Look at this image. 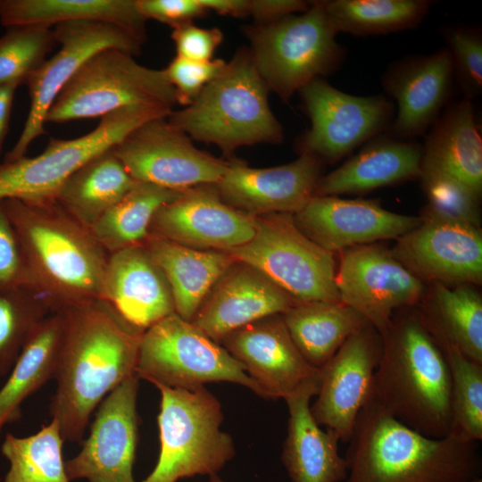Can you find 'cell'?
I'll return each instance as SVG.
<instances>
[{
  "mask_svg": "<svg viewBox=\"0 0 482 482\" xmlns=\"http://www.w3.org/2000/svg\"><path fill=\"white\" fill-rule=\"evenodd\" d=\"M136 182L111 147L75 170L54 199L73 218L89 228Z\"/></svg>",
  "mask_w": 482,
  "mask_h": 482,
  "instance_id": "836d02e7",
  "label": "cell"
},
{
  "mask_svg": "<svg viewBox=\"0 0 482 482\" xmlns=\"http://www.w3.org/2000/svg\"><path fill=\"white\" fill-rule=\"evenodd\" d=\"M454 81L453 62L446 48L394 62L382 78L385 92L397 104L391 135L412 140L427 133L448 105Z\"/></svg>",
  "mask_w": 482,
  "mask_h": 482,
  "instance_id": "7402d4cb",
  "label": "cell"
},
{
  "mask_svg": "<svg viewBox=\"0 0 482 482\" xmlns=\"http://www.w3.org/2000/svg\"><path fill=\"white\" fill-rule=\"evenodd\" d=\"M335 30L358 37L412 29L430 11L428 0L320 1Z\"/></svg>",
  "mask_w": 482,
  "mask_h": 482,
  "instance_id": "d590c367",
  "label": "cell"
},
{
  "mask_svg": "<svg viewBox=\"0 0 482 482\" xmlns=\"http://www.w3.org/2000/svg\"><path fill=\"white\" fill-rule=\"evenodd\" d=\"M422 155L420 144L382 133L340 167L322 176L314 196L361 195L420 179Z\"/></svg>",
  "mask_w": 482,
  "mask_h": 482,
  "instance_id": "484cf974",
  "label": "cell"
},
{
  "mask_svg": "<svg viewBox=\"0 0 482 482\" xmlns=\"http://www.w3.org/2000/svg\"><path fill=\"white\" fill-rule=\"evenodd\" d=\"M452 381V423L449 435L467 442L482 440V363L456 350L443 351Z\"/></svg>",
  "mask_w": 482,
  "mask_h": 482,
  "instance_id": "74e56055",
  "label": "cell"
},
{
  "mask_svg": "<svg viewBox=\"0 0 482 482\" xmlns=\"http://www.w3.org/2000/svg\"><path fill=\"white\" fill-rule=\"evenodd\" d=\"M95 21L126 29L146 39V20L136 0H0V22L47 28L69 21Z\"/></svg>",
  "mask_w": 482,
  "mask_h": 482,
  "instance_id": "4dcf8cb0",
  "label": "cell"
},
{
  "mask_svg": "<svg viewBox=\"0 0 482 482\" xmlns=\"http://www.w3.org/2000/svg\"><path fill=\"white\" fill-rule=\"evenodd\" d=\"M470 482H482V479H481V478H478L473 479Z\"/></svg>",
  "mask_w": 482,
  "mask_h": 482,
  "instance_id": "816d5d0a",
  "label": "cell"
},
{
  "mask_svg": "<svg viewBox=\"0 0 482 482\" xmlns=\"http://www.w3.org/2000/svg\"><path fill=\"white\" fill-rule=\"evenodd\" d=\"M17 87L16 86H0V158L9 129L12 102Z\"/></svg>",
  "mask_w": 482,
  "mask_h": 482,
  "instance_id": "681fc988",
  "label": "cell"
},
{
  "mask_svg": "<svg viewBox=\"0 0 482 482\" xmlns=\"http://www.w3.org/2000/svg\"><path fill=\"white\" fill-rule=\"evenodd\" d=\"M177 104L163 70L141 65L125 51L106 48L87 59L66 84L46 122L102 118L123 108L170 113Z\"/></svg>",
  "mask_w": 482,
  "mask_h": 482,
  "instance_id": "ba28073f",
  "label": "cell"
},
{
  "mask_svg": "<svg viewBox=\"0 0 482 482\" xmlns=\"http://www.w3.org/2000/svg\"><path fill=\"white\" fill-rule=\"evenodd\" d=\"M268 92L249 49L242 48L188 105L172 111L167 120L226 155L244 145L278 144L283 129L270 108Z\"/></svg>",
  "mask_w": 482,
  "mask_h": 482,
  "instance_id": "5b68a950",
  "label": "cell"
},
{
  "mask_svg": "<svg viewBox=\"0 0 482 482\" xmlns=\"http://www.w3.org/2000/svg\"><path fill=\"white\" fill-rule=\"evenodd\" d=\"M35 292L52 312L99 300L109 253L54 198L3 201Z\"/></svg>",
  "mask_w": 482,
  "mask_h": 482,
  "instance_id": "3957f363",
  "label": "cell"
},
{
  "mask_svg": "<svg viewBox=\"0 0 482 482\" xmlns=\"http://www.w3.org/2000/svg\"><path fill=\"white\" fill-rule=\"evenodd\" d=\"M322 169L323 162L309 154L270 168H253L233 160L216 187L224 202L252 217L294 215L314 196Z\"/></svg>",
  "mask_w": 482,
  "mask_h": 482,
  "instance_id": "44dd1931",
  "label": "cell"
},
{
  "mask_svg": "<svg viewBox=\"0 0 482 482\" xmlns=\"http://www.w3.org/2000/svg\"><path fill=\"white\" fill-rule=\"evenodd\" d=\"M144 245L169 283L175 313L188 321H192L215 282L235 262L224 251L191 248L150 234Z\"/></svg>",
  "mask_w": 482,
  "mask_h": 482,
  "instance_id": "f546056e",
  "label": "cell"
},
{
  "mask_svg": "<svg viewBox=\"0 0 482 482\" xmlns=\"http://www.w3.org/2000/svg\"><path fill=\"white\" fill-rule=\"evenodd\" d=\"M454 78L462 98L471 101L482 92V34L478 27L453 25L443 29Z\"/></svg>",
  "mask_w": 482,
  "mask_h": 482,
  "instance_id": "b9f144b4",
  "label": "cell"
},
{
  "mask_svg": "<svg viewBox=\"0 0 482 482\" xmlns=\"http://www.w3.org/2000/svg\"><path fill=\"white\" fill-rule=\"evenodd\" d=\"M391 252L423 282L455 286L482 281L480 227L421 219L418 227L397 238Z\"/></svg>",
  "mask_w": 482,
  "mask_h": 482,
  "instance_id": "d6986e66",
  "label": "cell"
},
{
  "mask_svg": "<svg viewBox=\"0 0 482 482\" xmlns=\"http://www.w3.org/2000/svg\"><path fill=\"white\" fill-rule=\"evenodd\" d=\"M112 150L135 181L176 191L217 184L229 165L197 149L167 117L137 127Z\"/></svg>",
  "mask_w": 482,
  "mask_h": 482,
  "instance_id": "5bb4252c",
  "label": "cell"
},
{
  "mask_svg": "<svg viewBox=\"0 0 482 482\" xmlns=\"http://www.w3.org/2000/svg\"><path fill=\"white\" fill-rule=\"evenodd\" d=\"M312 1L303 0H249V15L256 24H267L284 17L307 11Z\"/></svg>",
  "mask_w": 482,
  "mask_h": 482,
  "instance_id": "7dc6e473",
  "label": "cell"
},
{
  "mask_svg": "<svg viewBox=\"0 0 482 482\" xmlns=\"http://www.w3.org/2000/svg\"><path fill=\"white\" fill-rule=\"evenodd\" d=\"M381 352V335L366 323L319 370V389L311 411L316 422L332 430L340 441L348 442L352 436Z\"/></svg>",
  "mask_w": 482,
  "mask_h": 482,
  "instance_id": "2e32d148",
  "label": "cell"
},
{
  "mask_svg": "<svg viewBox=\"0 0 482 482\" xmlns=\"http://www.w3.org/2000/svg\"><path fill=\"white\" fill-rule=\"evenodd\" d=\"M136 374L152 384L192 389L208 382H231L262 397L245 367L192 321L173 313L141 336Z\"/></svg>",
  "mask_w": 482,
  "mask_h": 482,
  "instance_id": "9c48e42d",
  "label": "cell"
},
{
  "mask_svg": "<svg viewBox=\"0 0 482 482\" xmlns=\"http://www.w3.org/2000/svg\"><path fill=\"white\" fill-rule=\"evenodd\" d=\"M208 11L234 17L249 15V0H199Z\"/></svg>",
  "mask_w": 482,
  "mask_h": 482,
  "instance_id": "c3c4849f",
  "label": "cell"
},
{
  "mask_svg": "<svg viewBox=\"0 0 482 482\" xmlns=\"http://www.w3.org/2000/svg\"><path fill=\"white\" fill-rule=\"evenodd\" d=\"M420 179L428 200L420 219L480 226L481 195L461 181L444 173L421 170Z\"/></svg>",
  "mask_w": 482,
  "mask_h": 482,
  "instance_id": "60d3db41",
  "label": "cell"
},
{
  "mask_svg": "<svg viewBox=\"0 0 482 482\" xmlns=\"http://www.w3.org/2000/svg\"><path fill=\"white\" fill-rule=\"evenodd\" d=\"M63 332L57 386L49 411L64 441L80 442L89 418L116 387L136 376L142 332L100 300L58 310Z\"/></svg>",
  "mask_w": 482,
  "mask_h": 482,
  "instance_id": "6da1fadb",
  "label": "cell"
},
{
  "mask_svg": "<svg viewBox=\"0 0 482 482\" xmlns=\"http://www.w3.org/2000/svg\"><path fill=\"white\" fill-rule=\"evenodd\" d=\"M335 283L343 303L360 312L379 334L395 312L415 307L426 287L392 253L376 244L339 252Z\"/></svg>",
  "mask_w": 482,
  "mask_h": 482,
  "instance_id": "9a60e30c",
  "label": "cell"
},
{
  "mask_svg": "<svg viewBox=\"0 0 482 482\" xmlns=\"http://www.w3.org/2000/svg\"><path fill=\"white\" fill-rule=\"evenodd\" d=\"M51 312L33 291L0 289V377L11 371L33 329Z\"/></svg>",
  "mask_w": 482,
  "mask_h": 482,
  "instance_id": "f35d334b",
  "label": "cell"
},
{
  "mask_svg": "<svg viewBox=\"0 0 482 482\" xmlns=\"http://www.w3.org/2000/svg\"><path fill=\"white\" fill-rule=\"evenodd\" d=\"M421 170L451 176L482 193V137L471 101L449 103L427 132Z\"/></svg>",
  "mask_w": 482,
  "mask_h": 482,
  "instance_id": "83f0119b",
  "label": "cell"
},
{
  "mask_svg": "<svg viewBox=\"0 0 482 482\" xmlns=\"http://www.w3.org/2000/svg\"><path fill=\"white\" fill-rule=\"evenodd\" d=\"M62 332L59 311L47 314L31 332L0 389V432L20 419L24 400L54 377Z\"/></svg>",
  "mask_w": 482,
  "mask_h": 482,
  "instance_id": "1f68e13d",
  "label": "cell"
},
{
  "mask_svg": "<svg viewBox=\"0 0 482 482\" xmlns=\"http://www.w3.org/2000/svg\"><path fill=\"white\" fill-rule=\"evenodd\" d=\"M380 335L382 352L367 402L421 435L447 436L452 423L450 370L415 307L395 312Z\"/></svg>",
  "mask_w": 482,
  "mask_h": 482,
  "instance_id": "7a4b0ae2",
  "label": "cell"
},
{
  "mask_svg": "<svg viewBox=\"0 0 482 482\" xmlns=\"http://www.w3.org/2000/svg\"><path fill=\"white\" fill-rule=\"evenodd\" d=\"M210 482H223L217 474L210 476Z\"/></svg>",
  "mask_w": 482,
  "mask_h": 482,
  "instance_id": "f907efd6",
  "label": "cell"
},
{
  "mask_svg": "<svg viewBox=\"0 0 482 482\" xmlns=\"http://www.w3.org/2000/svg\"><path fill=\"white\" fill-rule=\"evenodd\" d=\"M15 288L35 292L21 243L0 201V289Z\"/></svg>",
  "mask_w": 482,
  "mask_h": 482,
  "instance_id": "ee69618b",
  "label": "cell"
},
{
  "mask_svg": "<svg viewBox=\"0 0 482 482\" xmlns=\"http://www.w3.org/2000/svg\"><path fill=\"white\" fill-rule=\"evenodd\" d=\"M220 344L239 362L265 399H286L319 381L293 342L282 314L268 316L227 335Z\"/></svg>",
  "mask_w": 482,
  "mask_h": 482,
  "instance_id": "ffe728a7",
  "label": "cell"
},
{
  "mask_svg": "<svg viewBox=\"0 0 482 482\" xmlns=\"http://www.w3.org/2000/svg\"><path fill=\"white\" fill-rule=\"evenodd\" d=\"M289 335L304 360L320 370L345 340L366 323L342 302H301L282 314Z\"/></svg>",
  "mask_w": 482,
  "mask_h": 482,
  "instance_id": "d6a6232c",
  "label": "cell"
},
{
  "mask_svg": "<svg viewBox=\"0 0 482 482\" xmlns=\"http://www.w3.org/2000/svg\"><path fill=\"white\" fill-rule=\"evenodd\" d=\"M415 308L427 330L444 350L482 363V297L474 285L451 287L432 282Z\"/></svg>",
  "mask_w": 482,
  "mask_h": 482,
  "instance_id": "f1b7e54d",
  "label": "cell"
},
{
  "mask_svg": "<svg viewBox=\"0 0 482 482\" xmlns=\"http://www.w3.org/2000/svg\"><path fill=\"white\" fill-rule=\"evenodd\" d=\"M63 442L54 419L29 436L7 434L1 446L9 461L3 482H70L62 456Z\"/></svg>",
  "mask_w": 482,
  "mask_h": 482,
  "instance_id": "8d00e7d4",
  "label": "cell"
},
{
  "mask_svg": "<svg viewBox=\"0 0 482 482\" xmlns=\"http://www.w3.org/2000/svg\"><path fill=\"white\" fill-rule=\"evenodd\" d=\"M99 300L142 333L175 313L169 283L144 244L109 253Z\"/></svg>",
  "mask_w": 482,
  "mask_h": 482,
  "instance_id": "d4e9b609",
  "label": "cell"
},
{
  "mask_svg": "<svg viewBox=\"0 0 482 482\" xmlns=\"http://www.w3.org/2000/svg\"><path fill=\"white\" fill-rule=\"evenodd\" d=\"M298 229L335 253L378 240L399 238L421 219L386 210L378 202L339 196H313L293 215Z\"/></svg>",
  "mask_w": 482,
  "mask_h": 482,
  "instance_id": "603a6c76",
  "label": "cell"
},
{
  "mask_svg": "<svg viewBox=\"0 0 482 482\" xmlns=\"http://www.w3.org/2000/svg\"><path fill=\"white\" fill-rule=\"evenodd\" d=\"M318 389L319 381L285 399L289 418L282 461L292 482H343L347 477L339 438L332 430H323L312 414L310 401Z\"/></svg>",
  "mask_w": 482,
  "mask_h": 482,
  "instance_id": "4316f807",
  "label": "cell"
},
{
  "mask_svg": "<svg viewBox=\"0 0 482 482\" xmlns=\"http://www.w3.org/2000/svg\"><path fill=\"white\" fill-rule=\"evenodd\" d=\"M138 379L136 375L125 380L98 405L81 450L65 462L70 480L136 482L133 465L138 438Z\"/></svg>",
  "mask_w": 482,
  "mask_h": 482,
  "instance_id": "e0dca14e",
  "label": "cell"
},
{
  "mask_svg": "<svg viewBox=\"0 0 482 482\" xmlns=\"http://www.w3.org/2000/svg\"><path fill=\"white\" fill-rule=\"evenodd\" d=\"M57 46L54 30L39 25H14L0 37V86L25 84Z\"/></svg>",
  "mask_w": 482,
  "mask_h": 482,
  "instance_id": "ab89813d",
  "label": "cell"
},
{
  "mask_svg": "<svg viewBox=\"0 0 482 482\" xmlns=\"http://www.w3.org/2000/svg\"><path fill=\"white\" fill-rule=\"evenodd\" d=\"M154 386L161 394L160 453L156 466L142 482H177L217 474L235 455L232 437L220 429V401L204 386L192 389Z\"/></svg>",
  "mask_w": 482,
  "mask_h": 482,
  "instance_id": "8992f818",
  "label": "cell"
},
{
  "mask_svg": "<svg viewBox=\"0 0 482 482\" xmlns=\"http://www.w3.org/2000/svg\"><path fill=\"white\" fill-rule=\"evenodd\" d=\"M345 457L343 482H470L480 478L477 444L428 437L366 402Z\"/></svg>",
  "mask_w": 482,
  "mask_h": 482,
  "instance_id": "277c9868",
  "label": "cell"
},
{
  "mask_svg": "<svg viewBox=\"0 0 482 482\" xmlns=\"http://www.w3.org/2000/svg\"><path fill=\"white\" fill-rule=\"evenodd\" d=\"M226 63L222 59L195 61L176 55L163 71L175 90L177 103L187 106L222 71Z\"/></svg>",
  "mask_w": 482,
  "mask_h": 482,
  "instance_id": "7bdbcfd3",
  "label": "cell"
},
{
  "mask_svg": "<svg viewBox=\"0 0 482 482\" xmlns=\"http://www.w3.org/2000/svg\"><path fill=\"white\" fill-rule=\"evenodd\" d=\"M298 92L311 127L298 139L297 149L322 162L334 163L388 130L395 116L386 96L350 95L322 78Z\"/></svg>",
  "mask_w": 482,
  "mask_h": 482,
  "instance_id": "7c38bea8",
  "label": "cell"
},
{
  "mask_svg": "<svg viewBox=\"0 0 482 482\" xmlns=\"http://www.w3.org/2000/svg\"><path fill=\"white\" fill-rule=\"evenodd\" d=\"M245 32L258 73L286 102L314 79L334 72L346 54L320 1L300 14L246 27Z\"/></svg>",
  "mask_w": 482,
  "mask_h": 482,
  "instance_id": "52a82bcc",
  "label": "cell"
},
{
  "mask_svg": "<svg viewBox=\"0 0 482 482\" xmlns=\"http://www.w3.org/2000/svg\"><path fill=\"white\" fill-rule=\"evenodd\" d=\"M256 218L228 204L216 184L200 185L164 204L149 234L199 250L227 251L252 239Z\"/></svg>",
  "mask_w": 482,
  "mask_h": 482,
  "instance_id": "ac0fdd59",
  "label": "cell"
},
{
  "mask_svg": "<svg viewBox=\"0 0 482 482\" xmlns=\"http://www.w3.org/2000/svg\"><path fill=\"white\" fill-rule=\"evenodd\" d=\"M224 252L257 269L298 303L341 302L335 253L306 237L293 214L256 217L252 239Z\"/></svg>",
  "mask_w": 482,
  "mask_h": 482,
  "instance_id": "30bf717a",
  "label": "cell"
},
{
  "mask_svg": "<svg viewBox=\"0 0 482 482\" xmlns=\"http://www.w3.org/2000/svg\"><path fill=\"white\" fill-rule=\"evenodd\" d=\"M254 267L235 260L212 286L192 322L214 341L296 304Z\"/></svg>",
  "mask_w": 482,
  "mask_h": 482,
  "instance_id": "cb8c5ba5",
  "label": "cell"
},
{
  "mask_svg": "<svg viewBox=\"0 0 482 482\" xmlns=\"http://www.w3.org/2000/svg\"><path fill=\"white\" fill-rule=\"evenodd\" d=\"M168 115L152 109L123 108L100 118L98 125L81 137L51 138L37 156L1 162L0 201L54 198L63 182L87 161L145 121Z\"/></svg>",
  "mask_w": 482,
  "mask_h": 482,
  "instance_id": "8fae6325",
  "label": "cell"
},
{
  "mask_svg": "<svg viewBox=\"0 0 482 482\" xmlns=\"http://www.w3.org/2000/svg\"><path fill=\"white\" fill-rule=\"evenodd\" d=\"M58 52L46 59L27 79L30 99L23 129L4 162L22 158L29 145L46 134V115L53 103L83 63L106 48H117L137 54L144 44L120 27L95 21H69L54 26Z\"/></svg>",
  "mask_w": 482,
  "mask_h": 482,
  "instance_id": "4fadbf2b",
  "label": "cell"
},
{
  "mask_svg": "<svg viewBox=\"0 0 482 482\" xmlns=\"http://www.w3.org/2000/svg\"><path fill=\"white\" fill-rule=\"evenodd\" d=\"M181 192L137 181L89 229L108 253L144 244L156 212Z\"/></svg>",
  "mask_w": 482,
  "mask_h": 482,
  "instance_id": "e575fe53",
  "label": "cell"
},
{
  "mask_svg": "<svg viewBox=\"0 0 482 482\" xmlns=\"http://www.w3.org/2000/svg\"><path fill=\"white\" fill-rule=\"evenodd\" d=\"M136 3L145 20L153 19L172 29L192 22L208 12L199 0H136Z\"/></svg>",
  "mask_w": 482,
  "mask_h": 482,
  "instance_id": "bcb514c9",
  "label": "cell"
},
{
  "mask_svg": "<svg viewBox=\"0 0 482 482\" xmlns=\"http://www.w3.org/2000/svg\"><path fill=\"white\" fill-rule=\"evenodd\" d=\"M171 38L177 56L195 61L212 60L223 36L219 29H204L192 22L173 28Z\"/></svg>",
  "mask_w": 482,
  "mask_h": 482,
  "instance_id": "f6af8a7d",
  "label": "cell"
}]
</instances>
